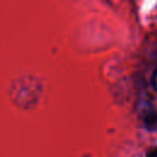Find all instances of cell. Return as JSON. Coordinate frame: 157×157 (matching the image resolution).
Here are the masks:
<instances>
[{
  "label": "cell",
  "instance_id": "7a4b0ae2",
  "mask_svg": "<svg viewBox=\"0 0 157 157\" xmlns=\"http://www.w3.org/2000/svg\"><path fill=\"white\" fill-rule=\"evenodd\" d=\"M147 157H157V147L155 148H151L147 153Z\"/></svg>",
  "mask_w": 157,
  "mask_h": 157
},
{
  "label": "cell",
  "instance_id": "6da1fadb",
  "mask_svg": "<svg viewBox=\"0 0 157 157\" xmlns=\"http://www.w3.org/2000/svg\"><path fill=\"white\" fill-rule=\"evenodd\" d=\"M151 83H152L153 90L157 92V69L153 71V75H152V78H151Z\"/></svg>",
  "mask_w": 157,
  "mask_h": 157
}]
</instances>
